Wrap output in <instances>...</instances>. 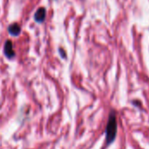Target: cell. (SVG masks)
Listing matches in <instances>:
<instances>
[{"label": "cell", "mask_w": 149, "mask_h": 149, "mask_svg": "<svg viewBox=\"0 0 149 149\" xmlns=\"http://www.w3.org/2000/svg\"><path fill=\"white\" fill-rule=\"evenodd\" d=\"M117 131H118V123H117L116 113L114 111H112L109 114V118L106 127V143L107 145L112 144L115 141Z\"/></svg>", "instance_id": "cell-1"}, {"label": "cell", "mask_w": 149, "mask_h": 149, "mask_svg": "<svg viewBox=\"0 0 149 149\" xmlns=\"http://www.w3.org/2000/svg\"><path fill=\"white\" fill-rule=\"evenodd\" d=\"M3 53L8 58H13L15 57V52L13 50L12 43L10 40H7L3 46Z\"/></svg>", "instance_id": "cell-2"}, {"label": "cell", "mask_w": 149, "mask_h": 149, "mask_svg": "<svg viewBox=\"0 0 149 149\" xmlns=\"http://www.w3.org/2000/svg\"><path fill=\"white\" fill-rule=\"evenodd\" d=\"M45 15H46L45 9L43 8V7H40L36 11V13L34 15V18H35L36 22H38V23H43L44 20H45Z\"/></svg>", "instance_id": "cell-3"}, {"label": "cell", "mask_w": 149, "mask_h": 149, "mask_svg": "<svg viewBox=\"0 0 149 149\" xmlns=\"http://www.w3.org/2000/svg\"><path fill=\"white\" fill-rule=\"evenodd\" d=\"M8 31L12 36H18L19 33H20V31H21V28H20V26L17 24L14 23V24H10L8 27Z\"/></svg>", "instance_id": "cell-4"}]
</instances>
